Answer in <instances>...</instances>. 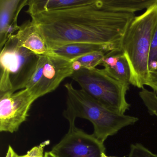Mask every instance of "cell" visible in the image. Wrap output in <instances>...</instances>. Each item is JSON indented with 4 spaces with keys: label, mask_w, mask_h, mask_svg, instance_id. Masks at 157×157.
Listing matches in <instances>:
<instances>
[{
    "label": "cell",
    "mask_w": 157,
    "mask_h": 157,
    "mask_svg": "<svg viewBox=\"0 0 157 157\" xmlns=\"http://www.w3.org/2000/svg\"><path fill=\"white\" fill-rule=\"evenodd\" d=\"M135 16L109 10L104 0H90L31 18L50 51L68 44L84 43L101 46L108 53L121 49L123 36Z\"/></svg>",
    "instance_id": "1"
},
{
    "label": "cell",
    "mask_w": 157,
    "mask_h": 157,
    "mask_svg": "<svg viewBox=\"0 0 157 157\" xmlns=\"http://www.w3.org/2000/svg\"><path fill=\"white\" fill-rule=\"evenodd\" d=\"M157 25V0L142 14L136 16L123 36L121 49L130 68V84L142 89L150 76V51Z\"/></svg>",
    "instance_id": "2"
},
{
    "label": "cell",
    "mask_w": 157,
    "mask_h": 157,
    "mask_svg": "<svg viewBox=\"0 0 157 157\" xmlns=\"http://www.w3.org/2000/svg\"><path fill=\"white\" fill-rule=\"evenodd\" d=\"M64 86L67 92L64 116L69 124L75 123L77 118L90 121L93 125V135L101 142L139 120L136 117L118 113L103 106L81 89L74 88L71 83H66Z\"/></svg>",
    "instance_id": "3"
},
{
    "label": "cell",
    "mask_w": 157,
    "mask_h": 157,
    "mask_svg": "<svg viewBox=\"0 0 157 157\" xmlns=\"http://www.w3.org/2000/svg\"><path fill=\"white\" fill-rule=\"evenodd\" d=\"M81 90L98 103L118 113L124 114L130 105L126 99L129 84L110 77L104 69L80 70L71 77Z\"/></svg>",
    "instance_id": "4"
},
{
    "label": "cell",
    "mask_w": 157,
    "mask_h": 157,
    "mask_svg": "<svg viewBox=\"0 0 157 157\" xmlns=\"http://www.w3.org/2000/svg\"><path fill=\"white\" fill-rule=\"evenodd\" d=\"M39 56L19 46L12 36L1 49L0 93L24 89Z\"/></svg>",
    "instance_id": "5"
},
{
    "label": "cell",
    "mask_w": 157,
    "mask_h": 157,
    "mask_svg": "<svg viewBox=\"0 0 157 157\" xmlns=\"http://www.w3.org/2000/svg\"><path fill=\"white\" fill-rule=\"evenodd\" d=\"M74 73L70 60L57 55L39 56L24 86L36 100L55 91Z\"/></svg>",
    "instance_id": "6"
},
{
    "label": "cell",
    "mask_w": 157,
    "mask_h": 157,
    "mask_svg": "<svg viewBox=\"0 0 157 157\" xmlns=\"http://www.w3.org/2000/svg\"><path fill=\"white\" fill-rule=\"evenodd\" d=\"M67 133L51 152L57 157H106L104 142L70 123Z\"/></svg>",
    "instance_id": "7"
},
{
    "label": "cell",
    "mask_w": 157,
    "mask_h": 157,
    "mask_svg": "<svg viewBox=\"0 0 157 157\" xmlns=\"http://www.w3.org/2000/svg\"><path fill=\"white\" fill-rule=\"evenodd\" d=\"M28 89L15 92L0 93V131L13 133L28 117L33 104L36 101Z\"/></svg>",
    "instance_id": "8"
},
{
    "label": "cell",
    "mask_w": 157,
    "mask_h": 157,
    "mask_svg": "<svg viewBox=\"0 0 157 157\" xmlns=\"http://www.w3.org/2000/svg\"><path fill=\"white\" fill-rule=\"evenodd\" d=\"M28 0H0V48L20 28L18 16Z\"/></svg>",
    "instance_id": "9"
},
{
    "label": "cell",
    "mask_w": 157,
    "mask_h": 157,
    "mask_svg": "<svg viewBox=\"0 0 157 157\" xmlns=\"http://www.w3.org/2000/svg\"><path fill=\"white\" fill-rule=\"evenodd\" d=\"M13 36L19 46L27 48L36 55L54 54L48 48L44 39L32 20L26 21L20 26L19 30Z\"/></svg>",
    "instance_id": "10"
},
{
    "label": "cell",
    "mask_w": 157,
    "mask_h": 157,
    "mask_svg": "<svg viewBox=\"0 0 157 157\" xmlns=\"http://www.w3.org/2000/svg\"><path fill=\"white\" fill-rule=\"evenodd\" d=\"M101 66L114 79L130 84V68L128 61L121 49L113 50L105 54Z\"/></svg>",
    "instance_id": "11"
},
{
    "label": "cell",
    "mask_w": 157,
    "mask_h": 157,
    "mask_svg": "<svg viewBox=\"0 0 157 157\" xmlns=\"http://www.w3.org/2000/svg\"><path fill=\"white\" fill-rule=\"evenodd\" d=\"M90 0H28L26 13L32 16L86 4Z\"/></svg>",
    "instance_id": "12"
},
{
    "label": "cell",
    "mask_w": 157,
    "mask_h": 157,
    "mask_svg": "<svg viewBox=\"0 0 157 157\" xmlns=\"http://www.w3.org/2000/svg\"><path fill=\"white\" fill-rule=\"evenodd\" d=\"M99 51L107 53L105 49L101 46L84 43L68 44L52 50L55 55L71 61L87 54Z\"/></svg>",
    "instance_id": "13"
},
{
    "label": "cell",
    "mask_w": 157,
    "mask_h": 157,
    "mask_svg": "<svg viewBox=\"0 0 157 157\" xmlns=\"http://www.w3.org/2000/svg\"><path fill=\"white\" fill-rule=\"evenodd\" d=\"M157 0H104L107 9L115 12L135 13L146 9Z\"/></svg>",
    "instance_id": "14"
},
{
    "label": "cell",
    "mask_w": 157,
    "mask_h": 157,
    "mask_svg": "<svg viewBox=\"0 0 157 157\" xmlns=\"http://www.w3.org/2000/svg\"><path fill=\"white\" fill-rule=\"evenodd\" d=\"M106 53L99 51L84 55L71 60V65L74 72L83 69H92L101 65Z\"/></svg>",
    "instance_id": "15"
},
{
    "label": "cell",
    "mask_w": 157,
    "mask_h": 157,
    "mask_svg": "<svg viewBox=\"0 0 157 157\" xmlns=\"http://www.w3.org/2000/svg\"><path fill=\"white\" fill-rule=\"evenodd\" d=\"M140 97L151 115L157 117V94L145 88L141 89L139 93Z\"/></svg>",
    "instance_id": "16"
},
{
    "label": "cell",
    "mask_w": 157,
    "mask_h": 157,
    "mask_svg": "<svg viewBox=\"0 0 157 157\" xmlns=\"http://www.w3.org/2000/svg\"><path fill=\"white\" fill-rule=\"evenodd\" d=\"M149 70L150 73L157 71V25L153 33L151 45Z\"/></svg>",
    "instance_id": "17"
},
{
    "label": "cell",
    "mask_w": 157,
    "mask_h": 157,
    "mask_svg": "<svg viewBox=\"0 0 157 157\" xmlns=\"http://www.w3.org/2000/svg\"><path fill=\"white\" fill-rule=\"evenodd\" d=\"M128 157H157L153 153L140 143L131 144Z\"/></svg>",
    "instance_id": "18"
},
{
    "label": "cell",
    "mask_w": 157,
    "mask_h": 157,
    "mask_svg": "<svg viewBox=\"0 0 157 157\" xmlns=\"http://www.w3.org/2000/svg\"><path fill=\"white\" fill-rule=\"evenodd\" d=\"M50 144V140H47L42 142L38 146H35L27 151V157H44V150Z\"/></svg>",
    "instance_id": "19"
},
{
    "label": "cell",
    "mask_w": 157,
    "mask_h": 157,
    "mask_svg": "<svg viewBox=\"0 0 157 157\" xmlns=\"http://www.w3.org/2000/svg\"><path fill=\"white\" fill-rule=\"evenodd\" d=\"M150 78L146 86L150 87L153 92L157 94V71L150 72Z\"/></svg>",
    "instance_id": "20"
},
{
    "label": "cell",
    "mask_w": 157,
    "mask_h": 157,
    "mask_svg": "<svg viewBox=\"0 0 157 157\" xmlns=\"http://www.w3.org/2000/svg\"><path fill=\"white\" fill-rule=\"evenodd\" d=\"M20 155H18L15 151L11 146H9L8 151L5 157H20Z\"/></svg>",
    "instance_id": "21"
},
{
    "label": "cell",
    "mask_w": 157,
    "mask_h": 157,
    "mask_svg": "<svg viewBox=\"0 0 157 157\" xmlns=\"http://www.w3.org/2000/svg\"><path fill=\"white\" fill-rule=\"evenodd\" d=\"M44 157H57L51 151H46L45 152Z\"/></svg>",
    "instance_id": "22"
},
{
    "label": "cell",
    "mask_w": 157,
    "mask_h": 157,
    "mask_svg": "<svg viewBox=\"0 0 157 157\" xmlns=\"http://www.w3.org/2000/svg\"><path fill=\"white\" fill-rule=\"evenodd\" d=\"M20 157H27V155L26 154L25 155H22V156H20Z\"/></svg>",
    "instance_id": "23"
},
{
    "label": "cell",
    "mask_w": 157,
    "mask_h": 157,
    "mask_svg": "<svg viewBox=\"0 0 157 157\" xmlns=\"http://www.w3.org/2000/svg\"><path fill=\"white\" fill-rule=\"evenodd\" d=\"M106 157H115V156H106Z\"/></svg>",
    "instance_id": "24"
}]
</instances>
